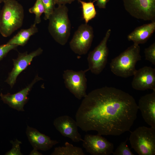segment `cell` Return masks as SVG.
Instances as JSON below:
<instances>
[{"label":"cell","mask_w":155,"mask_h":155,"mask_svg":"<svg viewBox=\"0 0 155 155\" xmlns=\"http://www.w3.org/2000/svg\"><path fill=\"white\" fill-rule=\"evenodd\" d=\"M138 110L134 98L113 87L95 89L84 98L75 115L84 131H96L100 135L119 136L129 131Z\"/></svg>","instance_id":"cell-1"},{"label":"cell","mask_w":155,"mask_h":155,"mask_svg":"<svg viewBox=\"0 0 155 155\" xmlns=\"http://www.w3.org/2000/svg\"><path fill=\"white\" fill-rule=\"evenodd\" d=\"M1 10L0 32L3 37L11 35L22 26L24 11L22 5L16 0H6Z\"/></svg>","instance_id":"cell-2"},{"label":"cell","mask_w":155,"mask_h":155,"mask_svg":"<svg viewBox=\"0 0 155 155\" xmlns=\"http://www.w3.org/2000/svg\"><path fill=\"white\" fill-rule=\"evenodd\" d=\"M68 11L66 5H58L48 19L50 34L56 42L61 45L66 44L70 34L71 24Z\"/></svg>","instance_id":"cell-3"},{"label":"cell","mask_w":155,"mask_h":155,"mask_svg":"<svg viewBox=\"0 0 155 155\" xmlns=\"http://www.w3.org/2000/svg\"><path fill=\"white\" fill-rule=\"evenodd\" d=\"M140 47L134 44L112 59L110 63L111 71L115 75L127 78L133 75L137 62L141 59Z\"/></svg>","instance_id":"cell-4"},{"label":"cell","mask_w":155,"mask_h":155,"mask_svg":"<svg viewBox=\"0 0 155 155\" xmlns=\"http://www.w3.org/2000/svg\"><path fill=\"white\" fill-rule=\"evenodd\" d=\"M129 140L139 155H155V128L139 127L131 133Z\"/></svg>","instance_id":"cell-5"},{"label":"cell","mask_w":155,"mask_h":155,"mask_svg":"<svg viewBox=\"0 0 155 155\" xmlns=\"http://www.w3.org/2000/svg\"><path fill=\"white\" fill-rule=\"evenodd\" d=\"M111 32V30L108 29L100 43L88 54V69L94 74H100L106 66L109 53L107 42Z\"/></svg>","instance_id":"cell-6"},{"label":"cell","mask_w":155,"mask_h":155,"mask_svg":"<svg viewBox=\"0 0 155 155\" xmlns=\"http://www.w3.org/2000/svg\"><path fill=\"white\" fill-rule=\"evenodd\" d=\"M126 11L132 16L144 21H155V0H122Z\"/></svg>","instance_id":"cell-7"},{"label":"cell","mask_w":155,"mask_h":155,"mask_svg":"<svg viewBox=\"0 0 155 155\" xmlns=\"http://www.w3.org/2000/svg\"><path fill=\"white\" fill-rule=\"evenodd\" d=\"M89 71L88 68L79 71L67 69L63 71V78L66 88L79 100L84 98L87 94L86 73Z\"/></svg>","instance_id":"cell-8"},{"label":"cell","mask_w":155,"mask_h":155,"mask_svg":"<svg viewBox=\"0 0 155 155\" xmlns=\"http://www.w3.org/2000/svg\"><path fill=\"white\" fill-rule=\"evenodd\" d=\"M94 37L92 27L85 23L82 24L75 32L69 42L70 48L77 54L85 55L90 48Z\"/></svg>","instance_id":"cell-9"},{"label":"cell","mask_w":155,"mask_h":155,"mask_svg":"<svg viewBox=\"0 0 155 155\" xmlns=\"http://www.w3.org/2000/svg\"><path fill=\"white\" fill-rule=\"evenodd\" d=\"M82 145L87 152L93 155H109L114 148L112 143L98 134H86Z\"/></svg>","instance_id":"cell-10"},{"label":"cell","mask_w":155,"mask_h":155,"mask_svg":"<svg viewBox=\"0 0 155 155\" xmlns=\"http://www.w3.org/2000/svg\"><path fill=\"white\" fill-rule=\"evenodd\" d=\"M42 52L43 50L39 48L29 54L27 52L19 53L18 57L13 59V67L5 81L11 88L15 84L19 75L30 64L34 57L40 55Z\"/></svg>","instance_id":"cell-11"},{"label":"cell","mask_w":155,"mask_h":155,"mask_svg":"<svg viewBox=\"0 0 155 155\" xmlns=\"http://www.w3.org/2000/svg\"><path fill=\"white\" fill-rule=\"evenodd\" d=\"M53 125L63 136L70 138L73 142L83 141L78 131L76 121L69 116L64 115L56 118L53 121Z\"/></svg>","instance_id":"cell-12"},{"label":"cell","mask_w":155,"mask_h":155,"mask_svg":"<svg viewBox=\"0 0 155 155\" xmlns=\"http://www.w3.org/2000/svg\"><path fill=\"white\" fill-rule=\"evenodd\" d=\"M42 79L36 75L30 84L16 93L3 94L1 93L0 94L1 100L10 107L18 111H24V105L29 99L28 96L33 86L36 82Z\"/></svg>","instance_id":"cell-13"},{"label":"cell","mask_w":155,"mask_h":155,"mask_svg":"<svg viewBox=\"0 0 155 155\" xmlns=\"http://www.w3.org/2000/svg\"><path fill=\"white\" fill-rule=\"evenodd\" d=\"M132 82V88L135 90H144L151 89L155 91V69L145 66L137 70Z\"/></svg>","instance_id":"cell-14"},{"label":"cell","mask_w":155,"mask_h":155,"mask_svg":"<svg viewBox=\"0 0 155 155\" xmlns=\"http://www.w3.org/2000/svg\"><path fill=\"white\" fill-rule=\"evenodd\" d=\"M26 134L28 141L33 148L43 151H47L59 142L53 140L40 132L36 129L27 126Z\"/></svg>","instance_id":"cell-15"},{"label":"cell","mask_w":155,"mask_h":155,"mask_svg":"<svg viewBox=\"0 0 155 155\" xmlns=\"http://www.w3.org/2000/svg\"><path fill=\"white\" fill-rule=\"evenodd\" d=\"M137 106L145 121L155 128V91L142 96Z\"/></svg>","instance_id":"cell-16"},{"label":"cell","mask_w":155,"mask_h":155,"mask_svg":"<svg viewBox=\"0 0 155 155\" xmlns=\"http://www.w3.org/2000/svg\"><path fill=\"white\" fill-rule=\"evenodd\" d=\"M155 31V21L136 28L127 36L129 41L139 45L146 42Z\"/></svg>","instance_id":"cell-17"},{"label":"cell","mask_w":155,"mask_h":155,"mask_svg":"<svg viewBox=\"0 0 155 155\" xmlns=\"http://www.w3.org/2000/svg\"><path fill=\"white\" fill-rule=\"evenodd\" d=\"M38 31L36 25L33 24L29 28L21 30L7 43L24 46L27 43L30 37Z\"/></svg>","instance_id":"cell-18"},{"label":"cell","mask_w":155,"mask_h":155,"mask_svg":"<svg viewBox=\"0 0 155 155\" xmlns=\"http://www.w3.org/2000/svg\"><path fill=\"white\" fill-rule=\"evenodd\" d=\"M65 146H59L55 148L51 155H84L82 149L75 146L67 142L65 143Z\"/></svg>","instance_id":"cell-19"},{"label":"cell","mask_w":155,"mask_h":155,"mask_svg":"<svg viewBox=\"0 0 155 155\" xmlns=\"http://www.w3.org/2000/svg\"><path fill=\"white\" fill-rule=\"evenodd\" d=\"M82 5V17L85 23L94 18L96 16L97 12L94 4V1L86 2L78 0Z\"/></svg>","instance_id":"cell-20"},{"label":"cell","mask_w":155,"mask_h":155,"mask_svg":"<svg viewBox=\"0 0 155 155\" xmlns=\"http://www.w3.org/2000/svg\"><path fill=\"white\" fill-rule=\"evenodd\" d=\"M45 8L42 0H36L34 5L29 9L30 13L35 15V20L33 24L35 25L40 23L41 22V16L44 13Z\"/></svg>","instance_id":"cell-21"},{"label":"cell","mask_w":155,"mask_h":155,"mask_svg":"<svg viewBox=\"0 0 155 155\" xmlns=\"http://www.w3.org/2000/svg\"><path fill=\"white\" fill-rule=\"evenodd\" d=\"M127 138L121 143L115 151L112 152L114 155H134L127 144Z\"/></svg>","instance_id":"cell-22"},{"label":"cell","mask_w":155,"mask_h":155,"mask_svg":"<svg viewBox=\"0 0 155 155\" xmlns=\"http://www.w3.org/2000/svg\"><path fill=\"white\" fill-rule=\"evenodd\" d=\"M45 8L44 19H48L55 7L53 0H42Z\"/></svg>","instance_id":"cell-23"},{"label":"cell","mask_w":155,"mask_h":155,"mask_svg":"<svg viewBox=\"0 0 155 155\" xmlns=\"http://www.w3.org/2000/svg\"><path fill=\"white\" fill-rule=\"evenodd\" d=\"M145 59L155 65V42L153 43L144 49Z\"/></svg>","instance_id":"cell-24"},{"label":"cell","mask_w":155,"mask_h":155,"mask_svg":"<svg viewBox=\"0 0 155 155\" xmlns=\"http://www.w3.org/2000/svg\"><path fill=\"white\" fill-rule=\"evenodd\" d=\"M10 143L12 144V148L5 154L6 155H22L23 154L20 150L21 142L16 139L14 141L11 140Z\"/></svg>","instance_id":"cell-25"},{"label":"cell","mask_w":155,"mask_h":155,"mask_svg":"<svg viewBox=\"0 0 155 155\" xmlns=\"http://www.w3.org/2000/svg\"><path fill=\"white\" fill-rule=\"evenodd\" d=\"M18 46L6 43L0 46V61L5 57L10 51L15 49Z\"/></svg>","instance_id":"cell-26"},{"label":"cell","mask_w":155,"mask_h":155,"mask_svg":"<svg viewBox=\"0 0 155 155\" xmlns=\"http://www.w3.org/2000/svg\"><path fill=\"white\" fill-rule=\"evenodd\" d=\"M109 0H94V2H96V5L100 9H105L107 3Z\"/></svg>","instance_id":"cell-27"},{"label":"cell","mask_w":155,"mask_h":155,"mask_svg":"<svg viewBox=\"0 0 155 155\" xmlns=\"http://www.w3.org/2000/svg\"><path fill=\"white\" fill-rule=\"evenodd\" d=\"M75 0H53L55 5H58L71 4Z\"/></svg>","instance_id":"cell-28"},{"label":"cell","mask_w":155,"mask_h":155,"mask_svg":"<svg viewBox=\"0 0 155 155\" xmlns=\"http://www.w3.org/2000/svg\"><path fill=\"white\" fill-rule=\"evenodd\" d=\"M29 155H42V154L38 151L37 149L33 148V150L30 152Z\"/></svg>","instance_id":"cell-29"},{"label":"cell","mask_w":155,"mask_h":155,"mask_svg":"<svg viewBox=\"0 0 155 155\" xmlns=\"http://www.w3.org/2000/svg\"><path fill=\"white\" fill-rule=\"evenodd\" d=\"M6 0H0V4L2 2H4Z\"/></svg>","instance_id":"cell-30"},{"label":"cell","mask_w":155,"mask_h":155,"mask_svg":"<svg viewBox=\"0 0 155 155\" xmlns=\"http://www.w3.org/2000/svg\"><path fill=\"white\" fill-rule=\"evenodd\" d=\"M1 12V10H0V19Z\"/></svg>","instance_id":"cell-31"}]
</instances>
